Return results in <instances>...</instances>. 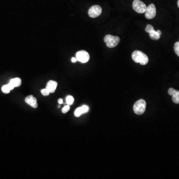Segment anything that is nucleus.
Wrapping results in <instances>:
<instances>
[{
    "label": "nucleus",
    "mask_w": 179,
    "mask_h": 179,
    "mask_svg": "<svg viewBox=\"0 0 179 179\" xmlns=\"http://www.w3.org/2000/svg\"><path fill=\"white\" fill-rule=\"evenodd\" d=\"M132 58L134 62L139 63L142 65H145L148 63V56L144 53L139 50H136L132 53Z\"/></svg>",
    "instance_id": "obj_1"
},
{
    "label": "nucleus",
    "mask_w": 179,
    "mask_h": 179,
    "mask_svg": "<svg viewBox=\"0 0 179 179\" xmlns=\"http://www.w3.org/2000/svg\"><path fill=\"white\" fill-rule=\"evenodd\" d=\"M104 42L106 43L107 46L109 48H113L117 47L120 42L119 37L107 34L104 37Z\"/></svg>",
    "instance_id": "obj_2"
},
{
    "label": "nucleus",
    "mask_w": 179,
    "mask_h": 179,
    "mask_svg": "<svg viewBox=\"0 0 179 179\" xmlns=\"http://www.w3.org/2000/svg\"><path fill=\"white\" fill-rule=\"evenodd\" d=\"M146 107V102L143 99H141L135 102L133 106V111L137 115H141L145 112Z\"/></svg>",
    "instance_id": "obj_3"
},
{
    "label": "nucleus",
    "mask_w": 179,
    "mask_h": 179,
    "mask_svg": "<svg viewBox=\"0 0 179 179\" xmlns=\"http://www.w3.org/2000/svg\"><path fill=\"white\" fill-rule=\"evenodd\" d=\"M132 7L135 12L139 13H145L147 8L146 5L140 0H134Z\"/></svg>",
    "instance_id": "obj_4"
},
{
    "label": "nucleus",
    "mask_w": 179,
    "mask_h": 179,
    "mask_svg": "<svg viewBox=\"0 0 179 179\" xmlns=\"http://www.w3.org/2000/svg\"><path fill=\"white\" fill-rule=\"evenodd\" d=\"M102 12V7L99 5H94L89 9L88 15L92 18H96L101 15Z\"/></svg>",
    "instance_id": "obj_5"
},
{
    "label": "nucleus",
    "mask_w": 179,
    "mask_h": 179,
    "mask_svg": "<svg viewBox=\"0 0 179 179\" xmlns=\"http://www.w3.org/2000/svg\"><path fill=\"white\" fill-rule=\"evenodd\" d=\"M76 57L78 61L81 62L82 63H85L90 59V55L87 51L81 50L76 53Z\"/></svg>",
    "instance_id": "obj_6"
},
{
    "label": "nucleus",
    "mask_w": 179,
    "mask_h": 179,
    "mask_svg": "<svg viewBox=\"0 0 179 179\" xmlns=\"http://www.w3.org/2000/svg\"><path fill=\"white\" fill-rule=\"evenodd\" d=\"M145 32L149 33L150 38L152 40H157L160 38V36L157 31H155L153 27L150 24H147L145 28Z\"/></svg>",
    "instance_id": "obj_7"
},
{
    "label": "nucleus",
    "mask_w": 179,
    "mask_h": 179,
    "mask_svg": "<svg viewBox=\"0 0 179 179\" xmlns=\"http://www.w3.org/2000/svg\"><path fill=\"white\" fill-rule=\"evenodd\" d=\"M156 15V9L153 4H150L146 8L145 16L147 19L150 20L155 17Z\"/></svg>",
    "instance_id": "obj_8"
},
{
    "label": "nucleus",
    "mask_w": 179,
    "mask_h": 179,
    "mask_svg": "<svg viewBox=\"0 0 179 179\" xmlns=\"http://www.w3.org/2000/svg\"><path fill=\"white\" fill-rule=\"evenodd\" d=\"M168 94L172 96V101L176 104H179V91L173 88H170L168 90Z\"/></svg>",
    "instance_id": "obj_9"
},
{
    "label": "nucleus",
    "mask_w": 179,
    "mask_h": 179,
    "mask_svg": "<svg viewBox=\"0 0 179 179\" xmlns=\"http://www.w3.org/2000/svg\"><path fill=\"white\" fill-rule=\"evenodd\" d=\"M57 85V83L55 81H49L47 84L46 89L49 92V93H53L56 90Z\"/></svg>",
    "instance_id": "obj_10"
},
{
    "label": "nucleus",
    "mask_w": 179,
    "mask_h": 179,
    "mask_svg": "<svg viewBox=\"0 0 179 179\" xmlns=\"http://www.w3.org/2000/svg\"><path fill=\"white\" fill-rule=\"evenodd\" d=\"M25 102L26 103L30 105L31 107L33 106V105L37 103V100L36 97L32 95H29L25 99Z\"/></svg>",
    "instance_id": "obj_11"
},
{
    "label": "nucleus",
    "mask_w": 179,
    "mask_h": 179,
    "mask_svg": "<svg viewBox=\"0 0 179 179\" xmlns=\"http://www.w3.org/2000/svg\"><path fill=\"white\" fill-rule=\"evenodd\" d=\"M15 87H20L22 84V80L19 78H16L11 80L10 82Z\"/></svg>",
    "instance_id": "obj_12"
},
{
    "label": "nucleus",
    "mask_w": 179,
    "mask_h": 179,
    "mask_svg": "<svg viewBox=\"0 0 179 179\" xmlns=\"http://www.w3.org/2000/svg\"><path fill=\"white\" fill-rule=\"evenodd\" d=\"M66 101L67 105L70 106V105H72L73 104V102L74 101V99L71 96H68L66 97Z\"/></svg>",
    "instance_id": "obj_13"
},
{
    "label": "nucleus",
    "mask_w": 179,
    "mask_h": 179,
    "mask_svg": "<svg viewBox=\"0 0 179 179\" xmlns=\"http://www.w3.org/2000/svg\"><path fill=\"white\" fill-rule=\"evenodd\" d=\"M83 111H82L81 107H78L76 110L75 112V116L76 117H79L82 114H83Z\"/></svg>",
    "instance_id": "obj_14"
},
{
    "label": "nucleus",
    "mask_w": 179,
    "mask_h": 179,
    "mask_svg": "<svg viewBox=\"0 0 179 179\" xmlns=\"http://www.w3.org/2000/svg\"><path fill=\"white\" fill-rule=\"evenodd\" d=\"M2 91L3 93H5V94H8V93H10V92L11 91V90H10L9 87L7 85H6L3 86L2 88Z\"/></svg>",
    "instance_id": "obj_15"
},
{
    "label": "nucleus",
    "mask_w": 179,
    "mask_h": 179,
    "mask_svg": "<svg viewBox=\"0 0 179 179\" xmlns=\"http://www.w3.org/2000/svg\"><path fill=\"white\" fill-rule=\"evenodd\" d=\"M174 51L176 54L179 57V42H176L174 44Z\"/></svg>",
    "instance_id": "obj_16"
},
{
    "label": "nucleus",
    "mask_w": 179,
    "mask_h": 179,
    "mask_svg": "<svg viewBox=\"0 0 179 179\" xmlns=\"http://www.w3.org/2000/svg\"><path fill=\"white\" fill-rule=\"evenodd\" d=\"M41 93H42V95L43 96H48L50 94V93H49V92L46 88L42 89V90H41Z\"/></svg>",
    "instance_id": "obj_17"
},
{
    "label": "nucleus",
    "mask_w": 179,
    "mask_h": 179,
    "mask_svg": "<svg viewBox=\"0 0 179 179\" xmlns=\"http://www.w3.org/2000/svg\"><path fill=\"white\" fill-rule=\"evenodd\" d=\"M69 110L70 106L69 105H67V106H65L63 108H62V112L63 113H67Z\"/></svg>",
    "instance_id": "obj_18"
},
{
    "label": "nucleus",
    "mask_w": 179,
    "mask_h": 179,
    "mask_svg": "<svg viewBox=\"0 0 179 179\" xmlns=\"http://www.w3.org/2000/svg\"><path fill=\"white\" fill-rule=\"evenodd\" d=\"M81 108H82L83 113H86L89 110V107L86 105H83V106L81 107Z\"/></svg>",
    "instance_id": "obj_19"
},
{
    "label": "nucleus",
    "mask_w": 179,
    "mask_h": 179,
    "mask_svg": "<svg viewBox=\"0 0 179 179\" xmlns=\"http://www.w3.org/2000/svg\"><path fill=\"white\" fill-rule=\"evenodd\" d=\"M71 61H72V63H76L78 61V60H77L76 57H72L71 58Z\"/></svg>",
    "instance_id": "obj_20"
},
{
    "label": "nucleus",
    "mask_w": 179,
    "mask_h": 179,
    "mask_svg": "<svg viewBox=\"0 0 179 179\" xmlns=\"http://www.w3.org/2000/svg\"><path fill=\"white\" fill-rule=\"evenodd\" d=\"M58 102L59 104L61 105V104H62L63 103V99H61V98H60V99L58 100Z\"/></svg>",
    "instance_id": "obj_21"
},
{
    "label": "nucleus",
    "mask_w": 179,
    "mask_h": 179,
    "mask_svg": "<svg viewBox=\"0 0 179 179\" xmlns=\"http://www.w3.org/2000/svg\"><path fill=\"white\" fill-rule=\"evenodd\" d=\"M157 32H158V33L160 35H161V34H162V32H161V31H160V30H157Z\"/></svg>",
    "instance_id": "obj_22"
},
{
    "label": "nucleus",
    "mask_w": 179,
    "mask_h": 179,
    "mask_svg": "<svg viewBox=\"0 0 179 179\" xmlns=\"http://www.w3.org/2000/svg\"><path fill=\"white\" fill-rule=\"evenodd\" d=\"M178 7H179V0H178Z\"/></svg>",
    "instance_id": "obj_23"
},
{
    "label": "nucleus",
    "mask_w": 179,
    "mask_h": 179,
    "mask_svg": "<svg viewBox=\"0 0 179 179\" xmlns=\"http://www.w3.org/2000/svg\"><path fill=\"white\" fill-rule=\"evenodd\" d=\"M59 107H60V106H59L58 107V108H59Z\"/></svg>",
    "instance_id": "obj_24"
}]
</instances>
